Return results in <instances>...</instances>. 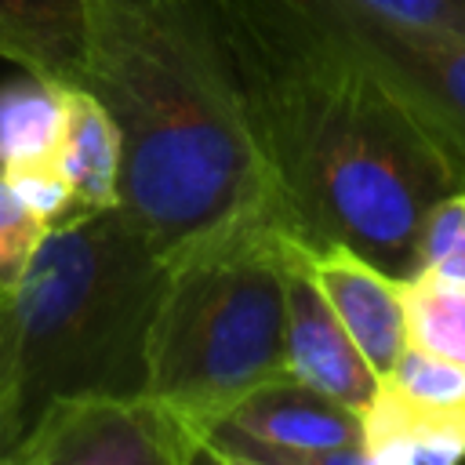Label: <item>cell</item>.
I'll list each match as a JSON object with an SVG mask.
<instances>
[{
  "label": "cell",
  "mask_w": 465,
  "mask_h": 465,
  "mask_svg": "<svg viewBox=\"0 0 465 465\" xmlns=\"http://www.w3.org/2000/svg\"><path fill=\"white\" fill-rule=\"evenodd\" d=\"M287 229L240 222L171 254L149 327L145 392L203 429L287 374Z\"/></svg>",
  "instance_id": "cell-4"
},
{
  "label": "cell",
  "mask_w": 465,
  "mask_h": 465,
  "mask_svg": "<svg viewBox=\"0 0 465 465\" xmlns=\"http://www.w3.org/2000/svg\"><path fill=\"white\" fill-rule=\"evenodd\" d=\"M356 4L407 25L465 33V0H356Z\"/></svg>",
  "instance_id": "cell-18"
},
{
  "label": "cell",
  "mask_w": 465,
  "mask_h": 465,
  "mask_svg": "<svg viewBox=\"0 0 465 465\" xmlns=\"http://www.w3.org/2000/svg\"><path fill=\"white\" fill-rule=\"evenodd\" d=\"M0 51L44 84H84V0H0Z\"/></svg>",
  "instance_id": "cell-13"
},
{
  "label": "cell",
  "mask_w": 465,
  "mask_h": 465,
  "mask_svg": "<svg viewBox=\"0 0 465 465\" xmlns=\"http://www.w3.org/2000/svg\"><path fill=\"white\" fill-rule=\"evenodd\" d=\"M283 225L407 280L425 214L465 178L414 105L298 0H214Z\"/></svg>",
  "instance_id": "cell-1"
},
{
  "label": "cell",
  "mask_w": 465,
  "mask_h": 465,
  "mask_svg": "<svg viewBox=\"0 0 465 465\" xmlns=\"http://www.w3.org/2000/svg\"><path fill=\"white\" fill-rule=\"evenodd\" d=\"M120 131V207L174 254L240 222L283 225L214 0H84V84Z\"/></svg>",
  "instance_id": "cell-2"
},
{
  "label": "cell",
  "mask_w": 465,
  "mask_h": 465,
  "mask_svg": "<svg viewBox=\"0 0 465 465\" xmlns=\"http://www.w3.org/2000/svg\"><path fill=\"white\" fill-rule=\"evenodd\" d=\"M167 269L171 254L120 203L80 211L44 236L22 276L4 287L15 352L0 465L54 400L145 392L149 327Z\"/></svg>",
  "instance_id": "cell-3"
},
{
  "label": "cell",
  "mask_w": 465,
  "mask_h": 465,
  "mask_svg": "<svg viewBox=\"0 0 465 465\" xmlns=\"http://www.w3.org/2000/svg\"><path fill=\"white\" fill-rule=\"evenodd\" d=\"M11 352H15V312H11V294L0 287V414L11 385Z\"/></svg>",
  "instance_id": "cell-19"
},
{
  "label": "cell",
  "mask_w": 465,
  "mask_h": 465,
  "mask_svg": "<svg viewBox=\"0 0 465 465\" xmlns=\"http://www.w3.org/2000/svg\"><path fill=\"white\" fill-rule=\"evenodd\" d=\"M51 232V222L18 193L11 178L0 174V287H11L44 236Z\"/></svg>",
  "instance_id": "cell-16"
},
{
  "label": "cell",
  "mask_w": 465,
  "mask_h": 465,
  "mask_svg": "<svg viewBox=\"0 0 465 465\" xmlns=\"http://www.w3.org/2000/svg\"><path fill=\"white\" fill-rule=\"evenodd\" d=\"M58 149V87L25 73L0 87V174L54 225L80 214L54 171Z\"/></svg>",
  "instance_id": "cell-10"
},
{
  "label": "cell",
  "mask_w": 465,
  "mask_h": 465,
  "mask_svg": "<svg viewBox=\"0 0 465 465\" xmlns=\"http://www.w3.org/2000/svg\"><path fill=\"white\" fill-rule=\"evenodd\" d=\"M203 461L218 465H367L360 411L283 374L203 429Z\"/></svg>",
  "instance_id": "cell-6"
},
{
  "label": "cell",
  "mask_w": 465,
  "mask_h": 465,
  "mask_svg": "<svg viewBox=\"0 0 465 465\" xmlns=\"http://www.w3.org/2000/svg\"><path fill=\"white\" fill-rule=\"evenodd\" d=\"M0 58H4V51H0Z\"/></svg>",
  "instance_id": "cell-20"
},
{
  "label": "cell",
  "mask_w": 465,
  "mask_h": 465,
  "mask_svg": "<svg viewBox=\"0 0 465 465\" xmlns=\"http://www.w3.org/2000/svg\"><path fill=\"white\" fill-rule=\"evenodd\" d=\"M298 251L334 316L345 323L378 378H385L407 349L403 280L338 243L309 247L298 240Z\"/></svg>",
  "instance_id": "cell-9"
},
{
  "label": "cell",
  "mask_w": 465,
  "mask_h": 465,
  "mask_svg": "<svg viewBox=\"0 0 465 465\" xmlns=\"http://www.w3.org/2000/svg\"><path fill=\"white\" fill-rule=\"evenodd\" d=\"M287 305H283V352L287 374L363 411L378 389V371L367 363L345 323L334 316L320 287L312 283L298 240L287 236Z\"/></svg>",
  "instance_id": "cell-8"
},
{
  "label": "cell",
  "mask_w": 465,
  "mask_h": 465,
  "mask_svg": "<svg viewBox=\"0 0 465 465\" xmlns=\"http://www.w3.org/2000/svg\"><path fill=\"white\" fill-rule=\"evenodd\" d=\"M200 429L171 403L138 396L54 400L11 450L7 465H196Z\"/></svg>",
  "instance_id": "cell-5"
},
{
  "label": "cell",
  "mask_w": 465,
  "mask_h": 465,
  "mask_svg": "<svg viewBox=\"0 0 465 465\" xmlns=\"http://www.w3.org/2000/svg\"><path fill=\"white\" fill-rule=\"evenodd\" d=\"M385 378L418 400H429L440 407H465V367L454 360L432 356L425 349L407 345Z\"/></svg>",
  "instance_id": "cell-17"
},
{
  "label": "cell",
  "mask_w": 465,
  "mask_h": 465,
  "mask_svg": "<svg viewBox=\"0 0 465 465\" xmlns=\"http://www.w3.org/2000/svg\"><path fill=\"white\" fill-rule=\"evenodd\" d=\"M414 272L465 280V189L447 193L425 214L414 251Z\"/></svg>",
  "instance_id": "cell-15"
},
{
  "label": "cell",
  "mask_w": 465,
  "mask_h": 465,
  "mask_svg": "<svg viewBox=\"0 0 465 465\" xmlns=\"http://www.w3.org/2000/svg\"><path fill=\"white\" fill-rule=\"evenodd\" d=\"M54 171L76 211L120 203V131L109 109L80 84H58Z\"/></svg>",
  "instance_id": "cell-12"
},
{
  "label": "cell",
  "mask_w": 465,
  "mask_h": 465,
  "mask_svg": "<svg viewBox=\"0 0 465 465\" xmlns=\"http://www.w3.org/2000/svg\"><path fill=\"white\" fill-rule=\"evenodd\" d=\"M407 345L465 367V280L414 272L403 280Z\"/></svg>",
  "instance_id": "cell-14"
},
{
  "label": "cell",
  "mask_w": 465,
  "mask_h": 465,
  "mask_svg": "<svg viewBox=\"0 0 465 465\" xmlns=\"http://www.w3.org/2000/svg\"><path fill=\"white\" fill-rule=\"evenodd\" d=\"M367 465H454L465 458V407H440L378 381L360 411Z\"/></svg>",
  "instance_id": "cell-11"
},
{
  "label": "cell",
  "mask_w": 465,
  "mask_h": 465,
  "mask_svg": "<svg viewBox=\"0 0 465 465\" xmlns=\"http://www.w3.org/2000/svg\"><path fill=\"white\" fill-rule=\"evenodd\" d=\"M316 22L367 58L432 127L465 178V33L425 29L356 0H298Z\"/></svg>",
  "instance_id": "cell-7"
}]
</instances>
